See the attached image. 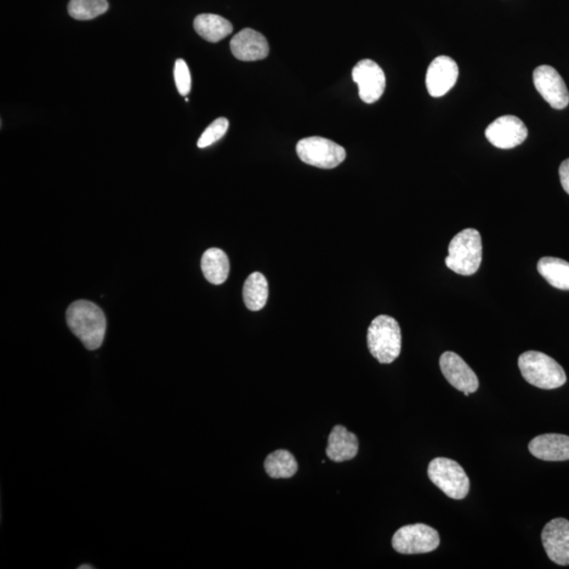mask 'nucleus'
<instances>
[{
	"label": "nucleus",
	"mask_w": 569,
	"mask_h": 569,
	"mask_svg": "<svg viewBox=\"0 0 569 569\" xmlns=\"http://www.w3.org/2000/svg\"><path fill=\"white\" fill-rule=\"evenodd\" d=\"M538 271L551 286L569 290V263L568 261L551 256H545L538 261Z\"/></svg>",
	"instance_id": "aec40b11"
},
{
	"label": "nucleus",
	"mask_w": 569,
	"mask_h": 569,
	"mask_svg": "<svg viewBox=\"0 0 569 569\" xmlns=\"http://www.w3.org/2000/svg\"><path fill=\"white\" fill-rule=\"evenodd\" d=\"M201 266L204 278L213 284L225 283L229 276V259L223 250L208 249L203 254Z\"/></svg>",
	"instance_id": "a211bd4d"
},
{
	"label": "nucleus",
	"mask_w": 569,
	"mask_h": 569,
	"mask_svg": "<svg viewBox=\"0 0 569 569\" xmlns=\"http://www.w3.org/2000/svg\"><path fill=\"white\" fill-rule=\"evenodd\" d=\"M268 282L260 272H253L244 282L243 298L244 305L252 311L263 309L268 300Z\"/></svg>",
	"instance_id": "6ab92c4d"
},
{
	"label": "nucleus",
	"mask_w": 569,
	"mask_h": 569,
	"mask_svg": "<svg viewBox=\"0 0 569 569\" xmlns=\"http://www.w3.org/2000/svg\"><path fill=\"white\" fill-rule=\"evenodd\" d=\"M228 128H229V121L225 117H220L215 119L212 124L206 130L204 131L201 138L197 140V147L204 149L215 144L227 133Z\"/></svg>",
	"instance_id": "5701e85b"
},
{
	"label": "nucleus",
	"mask_w": 569,
	"mask_h": 569,
	"mask_svg": "<svg viewBox=\"0 0 569 569\" xmlns=\"http://www.w3.org/2000/svg\"><path fill=\"white\" fill-rule=\"evenodd\" d=\"M440 368L444 377L455 389L474 394L479 389V379L474 370L454 352H444L440 357Z\"/></svg>",
	"instance_id": "f8f14e48"
},
{
	"label": "nucleus",
	"mask_w": 569,
	"mask_h": 569,
	"mask_svg": "<svg viewBox=\"0 0 569 569\" xmlns=\"http://www.w3.org/2000/svg\"><path fill=\"white\" fill-rule=\"evenodd\" d=\"M543 548L551 561L557 565H569V521L563 517L551 520L543 528Z\"/></svg>",
	"instance_id": "9b49d317"
},
{
	"label": "nucleus",
	"mask_w": 569,
	"mask_h": 569,
	"mask_svg": "<svg viewBox=\"0 0 569 569\" xmlns=\"http://www.w3.org/2000/svg\"><path fill=\"white\" fill-rule=\"evenodd\" d=\"M370 354L381 364L395 362L402 350L401 327L396 318L379 316L370 324L367 332Z\"/></svg>",
	"instance_id": "20e7f679"
},
{
	"label": "nucleus",
	"mask_w": 569,
	"mask_h": 569,
	"mask_svg": "<svg viewBox=\"0 0 569 569\" xmlns=\"http://www.w3.org/2000/svg\"><path fill=\"white\" fill-rule=\"evenodd\" d=\"M533 84L551 108L565 109L569 104V92L559 72L550 66H540L533 71Z\"/></svg>",
	"instance_id": "1a4fd4ad"
},
{
	"label": "nucleus",
	"mask_w": 569,
	"mask_h": 569,
	"mask_svg": "<svg viewBox=\"0 0 569 569\" xmlns=\"http://www.w3.org/2000/svg\"><path fill=\"white\" fill-rule=\"evenodd\" d=\"M528 449L533 457L549 462L568 461L569 437L559 434L541 435L529 443Z\"/></svg>",
	"instance_id": "2eb2a0df"
},
{
	"label": "nucleus",
	"mask_w": 569,
	"mask_h": 569,
	"mask_svg": "<svg viewBox=\"0 0 569 569\" xmlns=\"http://www.w3.org/2000/svg\"><path fill=\"white\" fill-rule=\"evenodd\" d=\"M440 534L429 525H406L398 529L392 537V548L403 555L429 554L440 546Z\"/></svg>",
	"instance_id": "423d86ee"
},
{
	"label": "nucleus",
	"mask_w": 569,
	"mask_h": 569,
	"mask_svg": "<svg viewBox=\"0 0 569 569\" xmlns=\"http://www.w3.org/2000/svg\"><path fill=\"white\" fill-rule=\"evenodd\" d=\"M196 32L204 41L219 43L229 36L233 32V26L229 20L220 15L201 14L196 17L193 22Z\"/></svg>",
	"instance_id": "f3484780"
},
{
	"label": "nucleus",
	"mask_w": 569,
	"mask_h": 569,
	"mask_svg": "<svg viewBox=\"0 0 569 569\" xmlns=\"http://www.w3.org/2000/svg\"><path fill=\"white\" fill-rule=\"evenodd\" d=\"M459 77V67L452 57L442 55L432 60L426 74V87L432 98L449 92Z\"/></svg>",
	"instance_id": "ddd939ff"
},
{
	"label": "nucleus",
	"mask_w": 569,
	"mask_h": 569,
	"mask_svg": "<svg viewBox=\"0 0 569 569\" xmlns=\"http://www.w3.org/2000/svg\"><path fill=\"white\" fill-rule=\"evenodd\" d=\"M230 49L236 59L242 61L261 60L269 54V44L263 34L249 28L233 36Z\"/></svg>",
	"instance_id": "4468645a"
},
{
	"label": "nucleus",
	"mask_w": 569,
	"mask_h": 569,
	"mask_svg": "<svg viewBox=\"0 0 569 569\" xmlns=\"http://www.w3.org/2000/svg\"><path fill=\"white\" fill-rule=\"evenodd\" d=\"M482 250L480 232L468 228L459 232L449 244L445 264L460 276L475 275L482 263Z\"/></svg>",
	"instance_id": "7ed1b4c3"
},
{
	"label": "nucleus",
	"mask_w": 569,
	"mask_h": 569,
	"mask_svg": "<svg viewBox=\"0 0 569 569\" xmlns=\"http://www.w3.org/2000/svg\"><path fill=\"white\" fill-rule=\"evenodd\" d=\"M352 78L358 85V95L365 104H373L383 95L386 76L377 62L370 60L358 61L352 70Z\"/></svg>",
	"instance_id": "6e6552de"
},
{
	"label": "nucleus",
	"mask_w": 569,
	"mask_h": 569,
	"mask_svg": "<svg viewBox=\"0 0 569 569\" xmlns=\"http://www.w3.org/2000/svg\"><path fill=\"white\" fill-rule=\"evenodd\" d=\"M357 453V436L347 430L344 426H334L328 437L327 457L335 463H341L355 459Z\"/></svg>",
	"instance_id": "dca6fc26"
},
{
	"label": "nucleus",
	"mask_w": 569,
	"mask_h": 569,
	"mask_svg": "<svg viewBox=\"0 0 569 569\" xmlns=\"http://www.w3.org/2000/svg\"><path fill=\"white\" fill-rule=\"evenodd\" d=\"M429 479L448 498L463 500L468 496L470 481L462 466L448 458H436L429 465Z\"/></svg>",
	"instance_id": "39448f33"
},
{
	"label": "nucleus",
	"mask_w": 569,
	"mask_h": 569,
	"mask_svg": "<svg viewBox=\"0 0 569 569\" xmlns=\"http://www.w3.org/2000/svg\"><path fill=\"white\" fill-rule=\"evenodd\" d=\"M109 9L107 0H70L68 12L74 20H91L105 14Z\"/></svg>",
	"instance_id": "4be33fe9"
},
{
	"label": "nucleus",
	"mask_w": 569,
	"mask_h": 569,
	"mask_svg": "<svg viewBox=\"0 0 569 569\" xmlns=\"http://www.w3.org/2000/svg\"><path fill=\"white\" fill-rule=\"evenodd\" d=\"M528 135L525 124L514 116H501L489 124L485 136L499 149H512L523 144Z\"/></svg>",
	"instance_id": "9d476101"
},
{
	"label": "nucleus",
	"mask_w": 569,
	"mask_h": 569,
	"mask_svg": "<svg viewBox=\"0 0 569 569\" xmlns=\"http://www.w3.org/2000/svg\"><path fill=\"white\" fill-rule=\"evenodd\" d=\"M67 324L88 350L99 349L104 341L107 321L105 313L89 301H76L67 310Z\"/></svg>",
	"instance_id": "f257e3e1"
},
{
	"label": "nucleus",
	"mask_w": 569,
	"mask_h": 569,
	"mask_svg": "<svg viewBox=\"0 0 569 569\" xmlns=\"http://www.w3.org/2000/svg\"><path fill=\"white\" fill-rule=\"evenodd\" d=\"M517 364L526 382L540 389H560L566 383L565 369L543 352L526 351L519 357Z\"/></svg>",
	"instance_id": "f03ea898"
},
{
	"label": "nucleus",
	"mask_w": 569,
	"mask_h": 569,
	"mask_svg": "<svg viewBox=\"0 0 569 569\" xmlns=\"http://www.w3.org/2000/svg\"><path fill=\"white\" fill-rule=\"evenodd\" d=\"M559 175L563 189L569 195V158L561 164Z\"/></svg>",
	"instance_id": "393cba45"
},
{
	"label": "nucleus",
	"mask_w": 569,
	"mask_h": 569,
	"mask_svg": "<svg viewBox=\"0 0 569 569\" xmlns=\"http://www.w3.org/2000/svg\"><path fill=\"white\" fill-rule=\"evenodd\" d=\"M297 153L301 162L321 169L337 168L346 158L343 147L318 136L301 140Z\"/></svg>",
	"instance_id": "0eeeda50"
},
{
	"label": "nucleus",
	"mask_w": 569,
	"mask_h": 569,
	"mask_svg": "<svg viewBox=\"0 0 569 569\" xmlns=\"http://www.w3.org/2000/svg\"><path fill=\"white\" fill-rule=\"evenodd\" d=\"M79 569H91L93 568V566L88 565H81L78 567Z\"/></svg>",
	"instance_id": "a878e982"
},
{
	"label": "nucleus",
	"mask_w": 569,
	"mask_h": 569,
	"mask_svg": "<svg viewBox=\"0 0 569 569\" xmlns=\"http://www.w3.org/2000/svg\"><path fill=\"white\" fill-rule=\"evenodd\" d=\"M264 468L272 479H289L297 474L299 465L292 453L278 449L267 455Z\"/></svg>",
	"instance_id": "412c9836"
},
{
	"label": "nucleus",
	"mask_w": 569,
	"mask_h": 569,
	"mask_svg": "<svg viewBox=\"0 0 569 569\" xmlns=\"http://www.w3.org/2000/svg\"><path fill=\"white\" fill-rule=\"evenodd\" d=\"M174 81L179 93L186 98L191 91V74L184 60L175 61Z\"/></svg>",
	"instance_id": "b1692460"
}]
</instances>
